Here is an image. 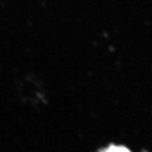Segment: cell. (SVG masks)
I'll list each match as a JSON object with an SVG mask.
<instances>
[{
	"label": "cell",
	"instance_id": "6da1fadb",
	"mask_svg": "<svg viewBox=\"0 0 152 152\" xmlns=\"http://www.w3.org/2000/svg\"><path fill=\"white\" fill-rule=\"evenodd\" d=\"M99 152H131L126 147L119 145H110L103 148Z\"/></svg>",
	"mask_w": 152,
	"mask_h": 152
}]
</instances>
